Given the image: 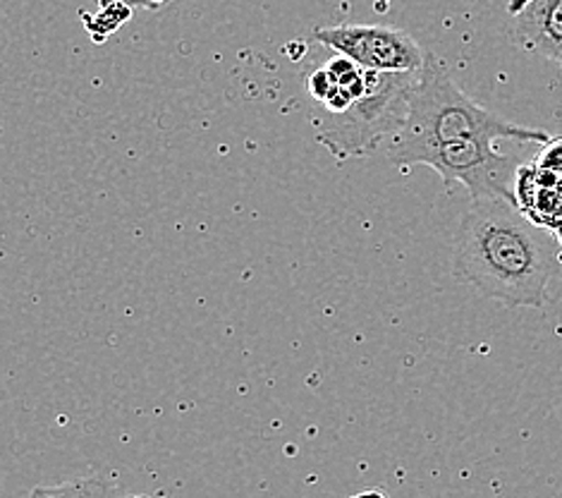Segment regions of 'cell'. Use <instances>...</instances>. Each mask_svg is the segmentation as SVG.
Here are the masks:
<instances>
[{
    "label": "cell",
    "mask_w": 562,
    "mask_h": 498,
    "mask_svg": "<svg viewBox=\"0 0 562 498\" xmlns=\"http://www.w3.org/2000/svg\"><path fill=\"white\" fill-rule=\"evenodd\" d=\"M338 82L333 79V75L328 73V67H318V70H314L310 77H306V89H310L312 99L316 103H324L328 93L333 91V87H336Z\"/></svg>",
    "instance_id": "9"
},
{
    "label": "cell",
    "mask_w": 562,
    "mask_h": 498,
    "mask_svg": "<svg viewBox=\"0 0 562 498\" xmlns=\"http://www.w3.org/2000/svg\"><path fill=\"white\" fill-rule=\"evenodd\" d=\"M135 10L130 3H123V0H103V10L99 12L97 18V26H91V36L93 42H103L105 36L111 32H115L120 24L130 20V12Z\"/></svg>",
    "instance_id": "8"
},
{
    "label": "cell",
    "mask_w": 562,
    "mask_h": 498,
    "mask_svg": "<svg viewBox=\"0 0 562 498\" xmlns=\"http://www.w3.org/2000/svg\"><path fill=\"white\" fill-rule=\"evenodd\" d=\"M132 8H142V10H158L160 5L170 3V0H127Z\"/></svg>",
    "instance_id": "11"
},
{
    "label": "cell",
    "mask_w": 562,
    "mask_h": 498,
    "mask_svg": "<svg viewBox=\"0 0 562 498\" xmlns=\"http://www.w3.org/2000/svg\"><path fill=\"white\" fill-rule=\"evenodd\" d=\"M350 498H387L383 491H361V494H355Z\"/></svg>",
    "instance_id": "13"
},
{
    "label": "cell",
    "mask_w": 562,
    "mask_h": 498,
    "mask_svg": "<svg viewBox=\"0 0 562 498\" xmlns=\"http://www.w3.org/2000/svg\"><path fill=\"white\" fill-rule=\"evenodd\" d=\"M30 498H117V484L105 477H87L56 487H36Z\"/></svg>",
    "instance_id": "7"
},
{
    "label": "cell",
    "mask_w": 562,
    "mask_h": 498,
    "mask_svg": "<svg viewBox=\"0 0 562 498\" xmlns=\"http://www.w3.org/2000/svg\"><path fill=\"white\" fill-rule=\"evenodd\" d=\"M493 137H467L443 144L426 146L414 154L409 166L434 168L446 187L460 182L474 199H507L517 204L515 180L519 173V161L495 150Z\"/></svg>",
    "instance_id": "4"
},
{
    "label": "cell",
    "mask_w": 562,
    "mask_h": 498,
    "mask_svg": "<svg viewBox=\"0 0 562 498\" xmlns=\"http://www.w3.org/2000/svg\"><path fill=\"white\" fill-rule=\"evenodd\" d=\"M419 73L364 70L367 91L342 113L314 109L316 140L338 161L371 156L407 125L409 101Z\"/></svg>",
    "instance_id": "3"
},
{
    "label": "cell",
    "mask_w": 562,
    "mask_h": 498,
    "mask_svg": "<svg viewBox=\"0 0 562 498\" xmlns=\"http://www.w3.org/2000/svg\"><path fill=\"white\" fill-rule=\"evenodd\" d=\"M316 42L333 48L338 56L352 58L364 70L373 73H419L426 51L414 38L395 26L383 24H338L321 26L314 32Z\"/></svg>",
    "instance_id": "5"
},
{
    "label": "cell",
    "mask_w": 562,
    "mask_h": 498,
    "mask_svg": "<svg viewBox=\"0 0 562 498\" xmlns=\"http://www.w3.org/2000/svg\"><path fill=\"white\" fill-rule=\"evenodd\" d=\"M467 137L515 140L531 144H548L551 134L546 130L521 128L501 115L474 103L452 82L446 65L434 53H426V60L417 75L412 91L407 125L385 144V158L397 168H407L414 154L426 146L443 144Z\"/></svg>",
    "instance_id": "2"
},
{
    "label": "cell",
    "mask_w": 562,
    "mask_h": 498,
    "mask_svg": "<svg viewBox=\"0 0 562 498\" xmlns=\"http://www.w3.org/2000/svg\"><path fill=\"white\" fill-rule=\"evenodd\" d=\"M513 20L519 48L562 67V0H531Z\"/></svg>",
    "instance_id": "6"
},
{
    "label": "cell",
    "mask_w": 562,
    "mask_h": 498,
    "mask_svg": "<svg viewBox=\"0 0 562 498\" xmlns=\"http://www.w3.org/2000/svg\"><path fill=\"white\" fill-rule=\"evenodd\" d=\"M130 498H151V496H130Z\"/></svg>",
    "instance_id": "14"
},
{
    "label": "cell",
    "mask_w": 562,
    "mask_h": 498,
    "mask_svg": "<svg viewBox=\"0 0 562 498\" xmlns=\"http://www.w3.org/2000/svg\"><path fill=\"white\" fill-rule=\"evenodd\" d=\"M527 3H531V0H510V3H507V12H510V15H517V12Z\"/></svg>",
    "instance_id": "12"
},
{
    "label": "cell",
    "mask_w": 562,
    "mask_h": 498,
    "mask_svg": "<svg viewBox=\"0 0 562 498\" xmlns=\"http://www.w3.org/2000/svg\"><path fill=\"white\" fill-rule=\"evenodd\" d=\"M560 264V240L513 201L474 199L460 221L454 276L488 300L541 309Z\"/></svg>",
    "instance_id": "1"
},
{
    "label": "cell",
    "mask_w": 562,
    "mask_h": 498,
    "mask_svg": "<svg viewBox=\"0 0 562 498\" xmlns=\"http://www.w3.org/2000/svg\"><path fill=\"white\" fill-rule=\"evenodd\" d=\"M537 166L562 175V140L560 142H551V146H548V150L539 156Z\"/></svg>",
    "instance_id": "10"
}]
</instances>
